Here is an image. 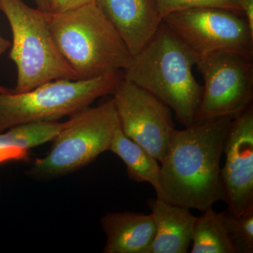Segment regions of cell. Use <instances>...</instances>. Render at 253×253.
Returning <instances> with one entry per match:
<instances>
[{"mask_svg": "<svg viewBox=\"0 0 253 253\" xmlns=\"http://www.w3.org/2000/svg\"><path fill=\"white\" fill-rule=\"evenodd\" d=\"M49 23L60 54L78 80L125 71L130 64V51L95 1L50 13Z\"/></svg>", "mask_w": 253, "mask_h": 253, "instance_id": "3957f363", "label": "cell"}, {"mask_svg": "<svg viewBox=\"0 0 253 253\" xmlns=\"http://www.w3.org/2000/svg\"><path fill=\"white\" fill-rule=\"evenodd\" d=\"M95 0H51V13L64 12L93 2Z\"/></svg>", "mask_w": 253, "mask_h": 253, "instance_id": "d6986e66", "label": "cell"}, {"mask_svg": "<svg viewBox=\"0 0 253 253\" xmlns=\"http://www.w3.org/2000/svg\"><path fill=\"white\" fill-rule=\"evenodd\" d=\"M109 151L117 155L126 164V173L136 182L149 183L156 194L160 191L161 166L158 161L123 133L120 124L113 136Z\"/></svg>", "mask_w": 253, "mask_h": 253, "instance_id": "9a60e30c", "label": "cell"}, {"mask_svg": "<svg viewBox=\"0 0 253 253\" xmlns=\"http://www.w3.org/2000/svg\"><path fill=\"white\" fill-rule=\"evenodd\" d=\"M70 119L69 125L53 140L48 154L37 158L26 171L30 177L47 180L71 174L109 151L119 125L112 99Z\"/></svg>", "mask_w": 253, "mask_h": 253, "instance_id": "8992f818", "label": "cell"}, {"mask_svg": "<svg viewBox=\"0 0 253 253\" xmlns=\"http://www.w3.org/2000/svg\"><path fill=\"white\" fill-rule=\"evenodd\" d=\"M0 10L12 33L9 59L17 71L13 91L25 92L54 80H78L55 44L49 14L23 0H0Z\"/></svg>", "mask_w": 253, "mask_h": 253, "instance_id": "5b68a950", "label": "cell"}, {"mask_svg": "<svg viewBox=\"0 0 253 253\" xmlns=\"http://www.w3.org/2000/svg\"><path fill=\"white\" fill-rule=\"evenodd\" d=\"M6 88L3 87V86H0V92L6 90Z\"/></svg>", "mask_w": 253, "mask_h": 253, "instance_id": "603a6c76", "label": "cell"}, {"mask_svg": "<svg viewBox=\"0 0 253 253\" xmlns=\"http://www.w3.org/2000/svg\"><path fill=\"white\" fill-rule=\"evenodd\" d=\"M112 96L123 133L162 162L175 129L170 109L154 94L125 78Z\"/></svg>", "mask_w": 253, "mask_h": 253, "instance_id": "9c48e42d", "label": "cell"}, {"mask_svg": "<svg viewBox=\"0 0 253 253\" xmlns=\"http://www.w3.org/2000/svg\"><path fill=\"white\" fill-rule=\"evenodd\" d=\"M131 56L139 53L163 22L157 0H95Z\"/></svg>", "mask_w": 253, "mask_h": 253, "instance_id": "8fae6325", "label": "cell"}, {"mask_svg": "<svg viewBox=\"0 0 253 253\" xmlns=\"http://www.w3.org/2000/svg\"><path fill=\"white\" fill-rule=\"evenodd\" d=\"M37 9L50 14L51 13V0H34Z\"/></svg>", "mask_w": 253, "mask_h": 253, "instance_id": "44dd1931", "label": "cell"}, {"mask_svg": "<svg viewBox=\"0 0 253 253\" xmlns=\"http://www.w3.org/2000/svg\"><path fill=\"white\" fill-rule=\"evenodd\" d=\"M101 224L106 236L104 253H148L156 234L151 214L109 212Z\"/></svg>", "mask_w": 253, "mask_h": 253, "instance_id": "7c38bea8", "label": "cell"}, {"mask_svg": "<svg viewBox=\"0 0 253 253\" xmlns=\"http://www.w3.org/2000/svg\"><path fill=\"white\" fill-rule=\"evenodd\" d=\"M223 222L236 253H253V206L235 215L221 212Z\"/></svg>", "mask_w": 253, "mask_h": 253, "instance_id": "e0dca14e", "label": "cell"}, {"mask_svg": "<svg viewBox=\"0 0 253 253\" xmlns=\"http://www.w3.org/2000/svg\"><path fill=\"white\" fill-rule=\"evenodd\" d=\"M243 14L253 31V0H238Z\"/></svg>", "mask_w": 253, "mask_h": 253, "instance_id": "ffe728a7", "label": "cell"}, {"mask_svg": "<svg viewBox=\"0 0 253 253\" xmlns=\"http://www.w3.org/2000/svg\"><path fill=\"white\" fill-rule=\"evenodd\" d=\"M234 117L194 123L173 131L161 162L157 199L204 211L224 201L220 160Z\"/></svg>", "mask_w": 253, "mask_h": 253, "instance_id": "6da1fadb", "label": "cell"}, {"mask_svg": "<svg viewBox=\"0 0 253 253\" xmlns=\"http://www.w3.org/2000/svg\"><path fill=\"white\" fill-rule=\"evenodd\" d=\"M70 122L23 123L0 132V165L28 161L33 148L54 140Z\"/></svg>", "mask_w": 253, "mask_h": 253, "instance_id": "5bb4252c", "label": "cell"}, {"mask_svg": "<svg viewBox=\"0 0 253 253\" xmlns=\"http://www.w3.org/2000/svg\"><path fill=\"white\" fill-rule=\"evenodd\" d=\"M163 23L194 55L196 63L219 53L253 57V31L244 15L220 8H193L168 14Z\"/></svg>", "mask_w": 253, "mask_h": 253, "instance_id": "52a82bcc", "label": "cell"}, {"mask_svg": "<svg viewBox=\"0 0 253 253\" xmlns=\"http://www.w3.org/2000/svg\"><path fill=\"white\" fill-rule=\"evenodd\" d=\"M124 71L87 80L58 79L25 92H0V132L32 122H53L89 107L96 99L114 92Z\"/></svg>", "mask_w": 253, "mask_h": 253, "instance_id": "277c9868", "label": "cell"}, {"mask_svg": "<svg viewBox=\"0 0 253 253\" xmlns=\"http://www.w3.org/2000/svg\"><path fill=\"white\" fill-rule=\"evenodd\" d=\"M196 66L205 84L194 123L235 118L253 104V58L219 53L201 60Z\"/></svg>", "mask_w": 253, "mask_h": 253, "instance_id": "ba28073f", "label": "cell"}, {"mask_svg": "<svg viewBox=\"0 0 253 253\" xmlns=\"http://www.w3.org/2000/svg\"><path fill=\"white\" fill-rule=\"evenodd\" d=\"M157 4L162 18L174 11L199 7L220 8L244 15L238 0H157Z\"/></svg>", "mask_w": 253, "mask_h": 253, "instance_id": "ac0fdd59", "label": "cell"}, {"mask_svg": "<svg viewBox=\"0 0 253 253\" xmlns=\"http://www.w3.org/2000/svg\"><path fill=\"white\" fill-rule=\"evenodd\" d=\"M225 163L220 177L224 201L231 214L253 206V107L249 106L233 119L226 134Z\"/></svg>", "mask_w": 253, "mask_h": 253, "instance_id": "30bf717a", "label": "cell"}, {"mask_svg": "<svg viewBox=\"0 0 253 253\" xmlns=\"http://www.w3.org/2000/svg\"><path fill=\"white\" fill-rule=\"evenodd\" d=\"M11 42L5 39L0 36V58L2 56L5 51H6L9 47H11Z\"/></svg>", "mask_w": 253, "mask_h": 253, "instance_id": "7402d4cb", "label": "cell"}, {"mask_svg": "<svg viewBox=\"0 0 253 253\" xmlns=\"http://www.w3.org/2000/svg\"><path fill=\"white\" fill-rule=\"evenodd\" d=\"M191 253H236L231 244L221 212L212 207L196 217L193 231Z\"/></svg>", "mask_w": 253, "mask_h": 253, "instance_id": "2e32d148", "label": "cell"}, {"mask_svg": "<svg viewBox=\"0 0 253 253\" xmlns=\"http://www.w3.org/2000/svg\"><path fill=\"white\" fill-rule=\"evenodd\" d=\"M196 63L194 55L162 22L132 56L124 78L162 101L186 127L195 122L204 90L193 74Z\"/></svg>", "mask_w": 253, "mask_h": 253, "instance_id": "7a4b0ae2", "label": "cell"}, {"mask_svg": "<svg viewBox=\"0 0 253 253\" xmlns=\"http://www.w3.org/2000/svg\"><path fill=\"white\" fill-rule=\"evenodd\" d=\"M148 206L156 226V234L148 253H186L192 242L196 217L189 208L161 199H151Z\"/></svg>", "mask_w": 253, "mask_h": 253, "instance_id": "4fadbf2b", "label": "cell"}]
</instances>
